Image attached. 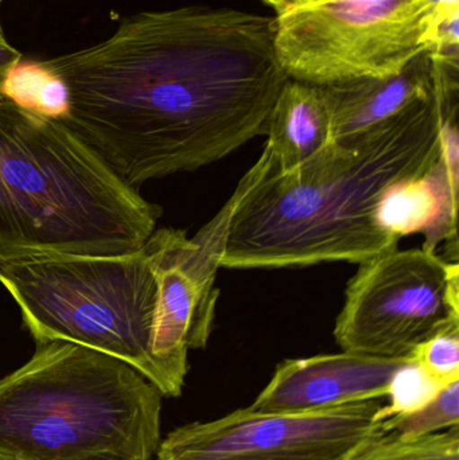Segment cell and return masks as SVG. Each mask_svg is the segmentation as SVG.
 <instances>
[{"mask_svg":"<svg viewBox=\"0 0 459 460\" xmlns=\"http://www.w3.org/2000/svg\"><path fill=\"white\" fill-rule=\"evenodd\" d=\"M161 233L116 256L35 257L0 267V284L35 343L66 341L115 357L164 397L153 356Z\"/></svg>","mask_w":459,"mask_h":460,"instance_id":"obj_5","label":"cell"},{"mask_svg":"<svg viewBox=\"0 0 459 460\" xmlns=\"http://www.w3.org/2000/svg\"><path fill=\"white\" fill-rule=\"evenodd\" d=\"M162 397L135 367L51 341L0 378V460H151Z\"/></svg>","mask_w":459,"mask_h":460,"instance_id":"obj_4","label":"cell"},{"mask_svg":"<svg viewBox=\"0 0 459 460\" xmlns=\"http://www.w3.org/2000/svg\"><path fill=\"white\" fill-rule=\"evenodd\" d=\"M431 0H314L275 16V49L291 80L331 85L388 77L428 51Z\"/></svg>","mask_w":459,"mask_h":460,"instance_id":"obj_6","label":"cell"},{"mask_svg":"<svg viewBox=\"0 0 459 460\" xmlns=\"http://www.w3.org/2000/svg\"><path fill=\"white\" fill-rule=\"evenodd\" d=\"M46 64L69 88L58 121L135 190L266 134L288 80L275 18L199 5L137 13L108 40Z\"/></svg>","mask_w":459,"mask_h":460,"instance_id":"obj_1","label":"cell"},{"mask_svg":"<svg viewBox=\"0 0 459 460\" xmlns=\"http://www.w3.org/2000/svg\"><path fill=\"white\" fill-rule=\"evenodd\" d=\"M3 0H0V8H2ZM22 61V54L10 45L4 31H3L2 18H0V85L4 80L7 73Z\"/></svg>","mask_w":459,"mask_h":460,"instance_id":"obj_18","label":"cell"},{"mask_svg":"<svg viewBox=\"0 0 459 460\" xmlns=\"http://www.w3.org/2000/svg\"><path fill=\"white\" fill-rule=\"evenodd\" d=\"M458 262L428 248L390 249L360 262L348 283L334 338L342 351L407 358L459 323Z\"/></svg>","mask_w":459,"mask_h":460,"instance_id":"obj_7","label":"cell"},{"mask_svg":"<svg viewBox=\"0 0 459 460\" xmlns=\"http://www.w3.org/2000/svg\"><path fill=\"white\" fill-rule=\"evenodd\" d=\"M267 4L271 5L277 11V15L287 13L293 8L299 7V5L306 4V3L314 2V0H263Z\"/></svg>","mask_w":459,"mask_h":460,"instance_id":"obj_19","label":"cell"},{"mask_svg":"<svg viewBox=\"0 0 459 460\" xmlns=\"http://www.w3.org/2000/svg\"><path fill=\"white\" fill-rule=\"evenodd\" d=\"M266 135L278 172L296 169L333 142L323 86L288 78L269 112Z\"/></svg>","mask_w":459,"mask_h":460,"instance_id":"obj_13","label":"cell"},{"mask_svg":"<svg viewBox=\"0 0 459 460\" xmlns=\"http://www.w3.org/2000/svg\"><path fill=\"white\" fill-rule=\"evenodd\" d=\"M444 94L436 92L380 126L333 140L290 172L269 146L234 197L221 267L232 270L360 262L398 248L376 220L385 191L441 159Z\"/></svg>","mask_w":459,"mask_h":460,"instance_id":"obj_2","label":"cell"},{"mask_svg":"<svg viewBox=\"0 0 459 460\" xmlns=\"http://www.w3.org/2000/svg\"><path fill=\"white\" fill-rule=\"evenodd\" d=\"M383 400L314 412L240 408L178 427L161 440L158 460H344L380 429Z\"/></svg>","mask_w":459,"mask_h":460,"instance_id":"obj_8","label":"cell"},{"mask_svg":"<svg viewBox=\"0 0 459 460\" xmlns=\"http://www.w3.org/2000/svg\"><path fill=\"white\" fill-rule=\"evenodd\" d=\"M458 191L453 189L446 169L438 164L417 180L396 183L385 191L377 207L380 228L401 240L423 233V248L436 251L442 241L457 243Z\"/></svg>","mask_w":459,"mask_h":460,"instance_id":"obj_12","label":"cell"},{"mask_svg":"<svg viewBox=\"0 0 459 460\" xmlns=\"http://www.w3.org/2000/svg\"><path fill=\"white\" fill-rule=\"evenodd\" d=\"M410 358L437 385L459 380V323L420 343Z\"/></svg>","mask_w":459,"mask_h":460,"instance_id":"obj_17","label":"cell"},{"mask_svg":"<svg viewBox=\"0 0 459 460\" xmlns=\"http://www.w3.org/2000/svg\"><path fill=\"white\" fill-rule=\"evenodd\" d=\"M0 96L32 115L64 120L70 112L66 83L46 61H21L5 75Z\"/></svg>","mask_w":459,"mask_h":460,"instance_id":"obj_14","label":"cell"},{"mask_svg":"<svg viewBox=\"0 0 459 460\" xmlns=\"http://www.w3.org/2000/svg\"><path fill=\"white\" fill-rule=\"evenodd\" d=\"M234 197L194 237L185 230L162 228L158 307L153 356L164 380V396L180 397L190 349L207 348L215 322L221 267Z\"/></svg>","mask_w":459,"mask_h":460,"instance_id":"obj_9","label":"cell"},{"mask_svg":"<svg viewBox=\"0 0 459 460\" xmlns=\"http://www.w3.org/2000/svg\"><path fill=\"white\" fill-rule=\"evenodd\" d=\"M455 427H459V380L410 410L385 416L380 424L383 431L407 437L437 434Z\"/></svg>","mask_w":459,"mask_h":460,"instance_id":"obj_16","label":"cell"},{"mask_svg":"<svg viewBox=\"0 0 459 460\" xmlns=\"http://www.w3.org/2000/svg\"><path fill=\"white\" fill-rule=\"evenodd\" d=\"M161 216L61 121L0 96V267L129 253Z\"/></svg>","mask_w":459,"mask_h":460,"instance_id":"obj_3","label":"cell"},{"mask_svg":"<svg viewBox=\"0 0 459 460\" xmlns=\"http://www.w3.org/2000/svg\"><path fill=\"white\" fill-rule=\"evenodd\" d=\"M344 460H459V427L420 437L379 429L361 439Z\"/></svg>","mask_w":459,"mask_h":460,"instance_id":"obj_15","label":"cell"},{"mask_svg":"<svg viewBox=\"0 0 459 460\" xmlns=\"http://www.w3.org/2000/svg\"><path fill=\"white\" fill-rule=\"evenodd\" d=\"M411 361L342 351L285 359L250 408L261 412H314L390 399L398 373Z\"/></svg>","mask_w":459,"mask_h":460,"instance_id":"obj_10","label":"cell"},{"mask_svg":"<svg viewBox=\"0 0 459 460\" xmlns=\"http://www.w3.org/2000/svg\"><path fill=\"white\" fill-rule=\"evenodd\" d=\"M331 116V137L347 139L401 115L436 92V69L428 51L388 77H363L323 85Z\"/></svg>","mask_w":459,"mask_h":460,"instance_id":"obj_11","label":"cell"}]
</instances>
